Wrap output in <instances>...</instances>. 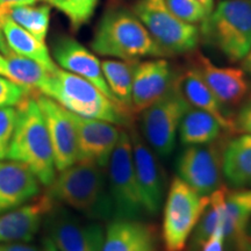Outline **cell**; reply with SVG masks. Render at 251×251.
Returning <instances> with one entry per match:
<instances>
[{"label": "cell", "mask_w": 251, "mask_h": 251, "mask_svg": "<svg viewBox=\"0 0 251 251\" xmlns=\"http://www.w3.org/2000/svg\"><path fill=\"white\" fill-rule=\"evenodd\" d=\"M48 193L55 202L71 207L89 220L105 221L113 218L107 170L92 162H76L59 171Z\"/></svg>", "instance_id": "6da1fadb"}, {"label": "cell", "mask_w": 251, "mask_h": 251, "mask_svg": "<svg viewBox=\"0 0 251 251\" xmlns=\"http://www.w3.org/2000/svg\"><path fill=\"white\" fill-rule=\"evenodd\" d=\"M96 54L139 62L146 57H165L149 31L133 11L124 7L108 8L99 20L91 41Z\"/></svg>", "instance_id": "7a4b0ae2"}, {"label": "cell", "mask_w": 251, "mask_h": 251, "mask_svg": "<svg viewBox=\"0 0 251 251\" xmlns=\"http://www.w3.org/2000/svg\"><path fill=\"white\" fill-rule=\"evenodd\" d=\"M18 118L7 159L23 163L48 187L56 177L54 151L35 96H29L17 106Z\"/></svg>", "instance_id": "3957f363"}, {"label": "cell", "mask_w": 251, "mask_h": 251, "mask_svg": "<svg viewBox=\"0 0 251 251\" xmlns=\"http://www.w3.org/2000/svg\"><path fill=\"white\" fill-rule=\"evenodd\" d=\"M41 94L80 117L107 121L117 126H127L130 122V114L121 105L105 96L89 80L61 68L50 74Z\"/></svg>", "instance_id": "277c9868"}, {"label": "cell", "mask_w": 251, "mask_h": 251, "mask_svg": "<svg viewBox=\"0 0 251 251\" xmlns=\"http://www.w3.org/2000/svg\"><path fill=\"white\" fill-rule=\"evenodd\" d=\"M199 29L200 37L229 62H241L251 49V0H221Z\"/></svg>", "instance_id": "5b68a950"}, {"label": "cell", "mask_w": 251, "mask_h": 251, "mask_svg": "<svg viewBox=\"0 0 251 251\" xmlns=\"http://www.w3.org/2000/svg\"><path fill=\"white\" fill-rule=\"evenodd\" d=\"M134 14L140 19L157 46L166 56L183 55L197 49L200 29L172 13L164 0H137Z\"/></svg>", "instance_id": "8992f818"}, {"label": "cell", "mask_w": 251, "mask_h": 251, "mask_svg": "<svg viewBox=\"0 0 251 251\" xmlns=\"http://www.w3.org/2000/svg\"><path fill=\"white\" fill-rule=\"evenodd\" d=\"M209 202L179 177L174 178L169 188L163 213L162 237L166 251H183L198 220Z\"/></svg>", "instance_id": "52a82bcc"}, {"label": "cell", "mask_w": 251, "mask_h": 251, "mask_svg": "<svg viewBox=\"0 0 251 251\" xmlns=\"http://www.w3.org/2000/svg\"><path fill=\"white\" fill-rule=\"evenodd\" d=\"M107 181L113 203V219L141 220L147 214L135 176L127 130L121 129L117 146L109 157Z\"/></svg>", "instance_id": "ba28073f"}, {"label": "cell", "mask_w": 251, "mask_h": 251, "mask_svg": "<svg viewBox=\"0 0 251 251\" xmlns=\"http://www.w3.org/2000/svg\"><path fill=\"white\" fill-rule=\"evenodd\" d=\"M188 107L175 79L161 99L141 112L140 133L158 157L165 158L174 152L181 118Z\"/></svg>", "instance_id": "9c48e42d"}, {"label": "cell", "mask_w": 251, "mask_h": 251, "mask_svg": "<svg viewBox=\"0 0 251 251\" xmlns=\"http://www.w3.org/2000/svg\"><path fill=\"white\" fill-rule=\"evenodd\" d=\"M43 224L48 238L58 251H102L105 229L98 221H84L55 205Z\"/></svg>", "instance_id": "30bf717a"}, {"label": "cell", "mask_w": 251, "mask_h": 251, "mask_svg": "<svg viewBox=\"0 0 251 251\" xmlns=\"http://www.w3.org/2000/svg\"><path fill=\"white\" fill-rule=\"evenodd\" d=\"M219 141L200 146H187L178 156V177L201 196H209L221 186L222 151Z\"/></svg>", "instance_id": "8fae6325"}, {"label": "cell", "mask_w": 251, "mask_h": 251, "mask_svg": "<svg viewBox=\"0 0 251 251\" xmlns=\"http://www.w3.org/2000/svg\"><path fill=\"white\" fill-rule=\"evenodd\" d=\"M129 140L135 176L147 214L156 215L165 199V177L158 156L135 127H130Z\"/></svg>", "instance_id": "7c38bea8"}, {"label": "cell", "mask_w": 251, "mask_h": 251, "mask_svg": "<svg viewBox=\"0 0 251 251\" xmlns=\"http://www.w3.org/2000/svg\"><path fill=\"white\" fill-rule=\"evenodd\" d=\"M35 99L48 128L56 170L62 171L78 162L77 134L74 121L70 112L49 97L36 94Z\"/></svg>", "instance_id": "4fadbf2b"}, {"label": "cell", "mask_w": 251, "mask_h": 251, "mask_svg": "<svg viewBox=\"0 0 251 251\" xmlns=\"http://www.w3.org/2000/svg\"><path fill=\"white\" fill-rule=\"evenodd\" d=\"M50 55L58 68L89 80L105 96L118 102L103 77L101 62L76 39L68 35L57 36L52 41Z\"/></svg>", "instance_id": "5bb4252c"}, {"label": "cell", "mask_w": 251, "mask_h": 251, "mask_svg": "<svg viewBox=\"0 0 251 251\" xmlns=\"http://www.w3.org/2000/svg\"><path fill=\"white\" fill-rule=\"evenodd\" d=\"M77 134L78 162H92L107 168L121 129L111 122L90 119L70 112Z\"/></svg>", "instance_id": "9a60e30c"}, {"label": "cell", "mask_w": 251, "mask_h": 251, "mask_svg": "<svg viewBox=\"0 0 251 251\" xmlns=\"http://www.w3.org/2000/svg\"><path fill=\"white\" fill-rule=\"evenodd\" d=\"M176 76L166 59L136 62L131 87V112L141 113L161 99L174 85Z\"/></svg>", "instance_id": "2e32d148"}, {"label": "cell", "mask_w": 251, "mask_h": 251, "mask_svg": "<svg viewBox=\"0 0 251 251\" xmlns=\"http://www.w3.org/2000/svg\"><path fill=\"white\" fill-rule=\"evenodd\" d=\"M56 202L48 193L0 214V244L29 242Z\"/></svg>", "instance_id": "e0dca14e"}, {"label": "cell", "mask_w": 251, "mask_h": 251, "mask_svg": "<svg viewBox=\"0 0 251 251\" xmlns=\"http://www.w3.org/2000/svg\"><path fill=\"white\" fill-rule=\"evenodd\" d=\"M194 69L224 107L238 105L249 92V81L241 68L218 67L206 56L199 54Z\"/></svg>", "instance_id": "ac0fdd59"}, {"label": "cell", "mask_w": 251, "mask_h": 251, "mask_svg": "<svg viewBox=\"0 0 251 251\" xmlns=\"http://www.w3.org/2000/svg\"><path fill=\"white\" fill-rule=\"evenodd\" d=\"M41 185L23 163L0 161V214L35 199L41 192Z\"/></svg>", "instance_id": "d6986e66"}, {"label": "cell", "mask_w": 251, "mask_h": 251, "mask_svg": "<svg viewBox=\"0 0 251 251\" xmlns=\"http://www.w3.org/2000/svg\"><path fill=\"white\" fill-rule=\"evenodd\" d=\"M156 231L141 220L114 219L105 230L102 251H156Z\"/></svg>", "instance_id": "ffe728a7"}, {"label": "cell", "mask_w": 251, "mask_h": 251, "mask_svg": "<svg viewBox=\"0 0 251 251\" xmlns=\"http://www.w3.org/2000/svg\"><path fill=\"white\" fill-rule=\"evenodd\" d=\"M176 84L188 105L213 115L224 130L229 133L236 131L234 119H231L227 109L216 99L196 69H187L180 76H176Z\"/></svg>", "instance_id": "44dd1931"}, {"label": "cell", "mask_w": 251, "mask_h": 251, "mask_svg": "<svg viewBox=\"0 0 251 251\" xmlns=\"http://www.w3.org/2000/svg\"><path fill=\"white\" fill-rule=\"evenodd\" d=\"M251 224V188L226 191L224 200L225 248L234 251Z\"/></svg>", "instance_id": "7402d4cb"}, {"label": "cell", "mask_w": 251, "mask_h": 251, "mask_svg": "<svg viewBox=\"0 0 251 251\" xmlns=\"http://www.w3.org/2000/svg\"><path fill=\"white\" fill-rule=\"evenodd\" d=\"M0 31L6 45L15 54L33 59L50 72H54L58 68L46 42L37 40L29 31L5 15H0Z\"/></svg>", "instance_id": "603a6c76"}, {"label": "cell", "mask_w": 251, "mask_h": 251, "mask_svg": "<svg viewBox=\"0 0 251 251\" xmlns=\"http://www.w3.org/2000/svg\"><path fill=\"white\" fill-rule=\"evenodd\" d=\"M222 176L231 187L251 188V135H241L225 144Z\"/></svg>", "instance_id": "cb8c5ba5"}, {"label": "cell", "mask_w": 251, "mask_h": 251, "mask_svg": "<svg viewBox=\"0 0 251 251\" xmlns=\"http://www.w3.org/2000/svg\"><path fill=\"white\" fill-rule=\"evenodd\" d=\"M0 54L4 56L7 64L6 77L18 85L25 87L33 94H41L48 83L51 72L33 59L24 57L12 51L5 43L0 31Z\"/></svg>", "instance_id": "d4e9b609"}, {"label": "cell", "mask_w": 251, "mask_h": 251, "mask_svg": "<svg viewBox=\"0 0 251 251\" xmlns=\"http://www.w3.org/2000/svg\"><path fill=\"white\" fill-rule=\"evenodd\" d=\"M224 128L219 121L205 111L190 106L179 125V140L183 146H200L218 141Z\"/></svg>", "instance_id": "484cf974"}, {"label": "cell", "mask_w": 251, "mask_h": 251, "mask_svg": "<svg viewBox=\"0 0 251 251\" xmlns=\"http://www.w3.org/2000/svg\"><path fill=\"white\" fill-rule=\"evenodd\" d=\"M227 188L220 186L209 194V202L198 220L186 243L187 251H201L207 240L214 233L216 227L224 221V200Z\"/></svg>", "instance_id": "4316f807"}, {"label": "cell", "mask_w": 251, "mask_h": 251, "mask_svg": "<svg viewBox=\"0 0 251 251\" xmlns=\"http://www.w3.org/2000/svg\"><path fill=\"white\" fill-rule=\"evenodd\" d=\"M136 62H126L121 59H105L101 69L106 83L117 101L128 113L131 112V87L133 74Z\"/></svg>", "instance_id": "83f0119b"}, {"label": "cell", "mask_w": 251, "mask_h": 251, "mask_svg": "<svg viewBox=\"0 0 251 251\" xmlns=\"http://www.w3.org/2000/svg\"><path fill=\"white\" fill-rule=\"evenodd\" d=\"M51 7L48 4L13 6L0 11V15H5L15 24L29 31L37 40L45 42L48 34Z\"/></svg>", "instance_id": "f1b7e54d"}, {"label": "cell", "mask_w": 251, "mask_h": 251, "mask_svg": "<svg viewBox=\"0 0 251 251\" xmlns=\"http://www.w3.org/2000/svg\"><path fill=\"white\" fill-rule=\"evenodd\" d=\"M58 9L68 18L74 30H78L93 17L99 0H40Z\"/></svg>", "instance_id": "f546056e"}, {"label": "cell", "mask_w": 251, "mask_h": 251, "mask_svg": "<svg viewBox=\"0 0 251 251\" xmlns=\"http://www.w3.org/2000/svg\"><path fill=\"white\" fill-rule=\"evenodd\" d=\"M165 5L185 23L197 25L205 20L208 12L198 0H164Z\"/></svg>", "instance_id": "4dcf8cb0"}, {"label": "cell", "mask_w": 251, "mask_h": 251, "mask_svg": "<svg viewBox=\"0 0 251 251\" xmlns=\"http://www.w3.org/2000/svg\"><path fill=\"white\" fill-rule=\"evenodd\" d=\"M17 118V107L0 108V161H5L8 157Z\"/></svg>", "instance_id": "1f68e13d"}, {"label": "cell", "mask_w": 251, "mask_h": 251, "mask_svg": "<svg viewBox=\"0 0 251 251\" xmlns=\"http://www.w3.org/2000/svg\"><path fill=\"white\" fill-rule=\"evenodd\" d=\"M29 96H35V94L18 85L7 77L0 76V108L17 107L19 103Z\"/></svg>", "instance_id": "d6a6232c"}, {"label": "cell", "mask_w": 251, "mask_h": 251, "mask_svg": "<svg viewBox=\"0 0 251 251\" xmlns=\"http://www.w3.org/2000/svg\"><path fill=\"white\" fill-rule=\"evenodd\" d=\"M234 122L236 131L251 135V100L242 106Z\"/></svg>", "instance_id": "836d02e7"}, {"label": "cell", "mask_w": 251, "mask_h": 251, "mask_svg": "<svg viewBox=\"0 0 251 251\" xmlns=\"http://www.w3.org/2000/svg\"><path fill=\"white\" fill-rule=\"evenodd\" d=\"M225 236H224V221L220 224L211 237L206 241L201 248V251H225Z\"/></svg>", "instance_id": "e575fe53"}, {"label": "cell", "mask_w": 251, "mask_h": 251, "mask_svg": "<svg viewBox=\"0 0 251 251\" xmlns=\"http://www.w3.org/2000/svg\"><path fill=\"white\" fill-rule=\"evenodd\" d=\"M0 251H40L37 248L25 242H11L0 244Z\"/></svg>", "instance_id": "d590c367"}, {"label": "cell", "mask_w": 251, "mask_h": 251, "mask_svg": "<svg viewBox=\"0 0 251 251\" xmlns=\"http://www.w3.org/2000/svg\"><path fill=\"white\" fill-rule=\"evenodd\" d=\"M234 251H251V224L248 227L246 234L241 238L237 246L235 247Z\"/></svg>", "instance_id": "8d00e7d4"}, {"label": "cell", "mask_w": 251, "mask_h": 251, "mask_svg": "<svg viewBox=\"0 0 251 251\" xmlns=\"http://www.w3.org/2000/svg\"><path fill=\"white\" fill-rule=\"evenodd\" d=\"M40 0H0V11H4L6 8L13 7V6H25L34 5Z\"/></svg>", "instance_id": "74e56055"}, {"label": "cell", "mask_w": 251, "mask_h": 251, "mask_svg": "<svg viewBox=\"0 0 251 251\" xmlns=\"http://www.w3.org/2000/svg\"><path fill=\"white\" fill-rule=\"evenodd\" d=\"M241 69L246 72L247 76L251 77V49L249 50V52L241 59Z\"/></svg>", "instance_id": "f35d334b"}, {"label": "cell", "mask_w": 251, "mask_h": 251, "mask_svg": "<svg viewBox=\"0 0 251 251\" xmlns=\"http://www.w3.org/2000/svg\"><path fill=\"white\" fill-rule=\"evenodd\" d=\"M198 1L201 4L203 7H205V9L207 12H208V14L211 13V12L213 11V8H214L215 6V1L214 0H198Z\"/></svg>", "instance_id": "ab89813d"}, {"label": "cell", "mask_w": 251, "mask_h": 251, "mask_svg": "<svg viewBox=\"0 0 251 251\" xmlns=\"http://www.w3.org/2000/svg\"><path fill=\"white\" fill-rule=\"evenodd\" d=\"M43 251H58L48 237L43 240Z\"/></svg>", "instance_id": "60d3db41"}, {"label": "cell", "mask_w": 251, "mask_h": 251, "mask_svg": "<svg viewBox=\"0 0 251 251\" xmlns=\"http://www.w3.org/2000/svg\"><path fill=\"white\" fill-rule=\"evenodd\" d=\"M6 74H7V64H6L4 56L0 54V76L6 77Z\"/></svg>", "instance_id": "b9f144b4"}]
</instances>
